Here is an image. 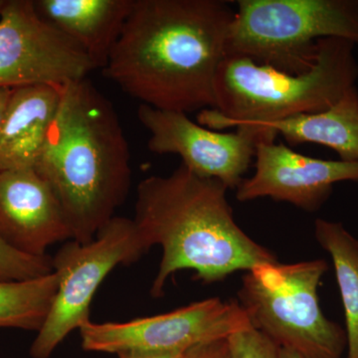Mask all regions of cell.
<instances>
[{
    "label": "cell",
    "instance_id": "e0dca14e",
    "mask_svg": "<svg viewBox=\"0 0 358 358\" xmlns=\"http://www.w3.org/2000/svg\"><path fill=\"white\" fill-rule=\"evenodd\" d=\"M58 289V275L0 282V329L36 331L43 327Z\"/></svg>",
    "mask_w": 358,
    "mask_h": 358
},
{
    "label": "cell",
    "instance_id": "5bb4252c",
    "mask_svg": "<svg viewBox=\"0 0 358 358\" xmlns=\"http://www.w3.org/2000/svg\"><path fill=\"white\" fill-rule=\"evenodd\" d=\"M64 87L13 89L0 126V171L35 169Z\"/></svg>",
    "mask_w": 358,
    "mask_h": 358
},
{
    "label": "cell",
    "instance_id": "30bf717a",
    "mask_svg": "<svg viewBox=\"0 0 358 358\" xmlns=\"http://www.w3.org/2000/svg\"><path fill=\"white\" fill-rule=\"evenodd\" d=\"M138 119L145 127L148 147L157 155H176L183 166L202 178L217 179L228 189L244 180L260 141H275L273 129L241 124L234 131H214L192 121L185 113L141 105Z\"/></svg>",
    "mask_w": 358,
    "mask_h": 358
},
{
    "label": "cell",
    "instance_id": "ffe728a7",
    "mask_svg": "<svg viewBox=\"0 0 358 358\" xmlns=\"http://www.w3.org/2000/svg\"><path fill=\"white\" fill-rule=\"evenodd\" d=\"M186 358H232L228 338L217 339L190 348Z\"/></svg>",
    "mask_w": 358,
    "mask_h": 358
},
{
    "label": "cell",
    "instance_id": "2e32d148",
    "mask_svg": "<svg viewBox=\"0 0 358 358\" xmlns=\"http://www.w3.org/2000/svg\"><path fill=\"white\" fill-rule=\"evenodd\" d=\"M317 243L331 257L345 317L348 357L358 358V240L341 222L319 218Z\"/></svg>",
    "mask_w": 358,
    "mask_h": 358
},
{
    "label": "cell",
    "instance_id": "3957f363",
    "mask_svg": "<svg viewBox=\"0 0 358 358\" xmlns=\"http://www.w3.org/2000/svg\"><path fill=\"white\" fill-rule=\"evenodd\" d=\"M35 171L80 243L92 241L128 197L129 143L112 102L89 80L63 88Z\"/></svg>",
    "mask_w": 358,
    "mask_h": 358
},
{
    "label": "cell",
    "instance_id": "8992f818",
    "mask_svg": "<svg viewBox=\"0 0 358 358\" xmlns=\"http://www.w3.org/2000/svg\"><path fill=\"white\" fill-rule=\"evenodd\" d=\"M327 268L324 259L257 266L242 278L238 303L278 350L301 358H341L345 329L324 315L317 294Z\"/></svg>",
    "mask_w": 358,
    "mask_h": 358
},
{
    "label": "cell",
    "instance_id": "d6986e66",
    "mask_svg": "<svg viewBox=\"0 0 358 358\" xmlns=\"http://www.w3.org/2000/svg\"><path fill=\"white\" fill-rule=\"evenodd\" d=\"M232 358H280L277 346L253 327L228 338Z\"/></svg>",
    "mask_w": 358,
    "mask_h": 358
},
{
    "label": "cell",
    "instance_id": "44dd1931",
    "mask_svg": "<svg viewBox=\"0 0 358 358\" xmlns=\"http://www.w3.org/2000/svg\"><path fill=\"white\" fill-rule=\"evenodd\" d=\"M189 350L173 352H122L117 355V357L119 358H186Z\"/></svg>",
    "mask_w": 358,
    "mask_h": 358
},
{
    "label": "cell",
    "instance_id": "9a60e30c",
    "mask_svg": "<svg viewBox=\"0 0 358 358\" xmlns=\"http://www.w3.org/2000/svg\"><path fill=\"white\" fill-rule=\"evenodd\" d=\"M259 127L281 134L292 147L317 143L334 150L341 160L358 162L357 87L348 90L329 109Z\"/></svg>",
    "mask_w": 358,
    "mask_h": 358
},
{
    "label": "cell",
    "instance_id": "ba28073f",
    "mask_svg": "<svg viewBox=\"0 0 358 358\" xmlns=\"http://www.w3.org/2000/svg\"><path fill=\"white\" fill-rule=\"evenodd\" d=\"M251 327L238 301L211 298L129 322L90 320L79 331L86 352L117 355L131 352H185L202 343L228 338Z\"/></svg>",
    "mask_w": 358,
    "mask_h": 358
},
{
    "label": "cell",
    "instance_id": "603a6c76",
    "mask_svg": "<svg viewBox=\"0 0 358 358\" xmlns=\"http://www.w3.org/2000/svg\"><path fill=\"white\" fill-rule=\"evenodd\" d=\"M279 357L280 358H301L296 353L284 350H279Z\"/></svg>",
    "mask_w": 358,
    "mask_h": 358
},
{
    "label": "cell",
    "instance_id": "7a4b0ae2",
    "mask_svg": "<svg viewBox=\"0 0 358 358\" xmlns=\"http://www.w3.org/2000/svg\"><path fill=\"white\" fill-rule=\"evenodd\" d=\"M228 188L183 164L166 176L143 179L136 189L134 217L145 249L159 245L162 257L150 294L164 296L169 278L194 271L204 284L237 271L277 263L274 254L240 228L227 200Z\"/></svg>",
    "mask_w": 358,
    "mask_h": 358
},
{
    "label": "cell",
    "instance_id": "6da1fadb",
    "mask_svg": "<svg viewBox=\"0 0 358 358\" xmlns=\"http://www.w3.org/2000/svg\"><path fill=\"white\" fill-rule=\"evenodd\" d=\"M234 13L222 0H134L103 74L141 105L185 114L214 109Z\"/></svg>",
    "mask_w": 358,
    "mask_h": 358
},
{
    "label": "cell",
    "instance_id": "5b68a950",
    "mask_svg": "<svg viewBox=\"0 0 358 358\" xmlns=\"http://www.w3.org/2000/svg\"><path fill=\"white\" fill-rule=\"evenodd\" d=\"M226 36V58L299 75L315 64L319 40L358 45V0H239Z\"/></svg>",
    "mask_w": 358,
    "mask_h": 358
},
{
    "label": "cell",
    "instance_id": "52a82bcc",
    "mask_svg": "<svg viewBox=\"0 0 358 358\" xmlns=\"http://www.w3.org/2000/svg\"><path fill=\"white\" fill-rule=\"evenodd\" d=\"M133 219L115 216L92 241L69 240L52 257L58 289L43 327L30 346L32 358H49L66 338L90 322L96 292L117 266L147 253Z\"/></svg>",
    "mask_w": 358,
    "mask_h": 358
},
{
    "label": "cell",
    "instance_id": "7402d4cb",
    "mask_svg": "<svg viewBox=\"0 0 358 358\" xmlns=\"http://www.w3.org/2000/svg\"><path fill=\"white\" fill-rule=\"evenodd\" d=\"M11 92H13L11 89H0V126H1L4 115H6Z\"/></svg>",
    "mask_w": 358,
    "mask_h": 358
},
{
    "label": "cell",
    "instance_id": "4fadbf2b",
    "mask_svg": "<svg viewBox=\"0 0 358 358\" xmlns=\"http://www.w3.org/2000/svg\"><path fill=\"white\" fill-rule=\"evenodd\" d=\"M40 17L79 45L103 69L121 36L134 0H33Z\"/></svg>",
    "mask_w": 358,
    "mask_h": 358
},
{
    "label": "cell",
    "instance_id": "9c48e42d",
    "mask_svg": "<svg viewBox=\"0 0 358 358\" xmlns=\"http://www.w3.org/2000/svg\"><path fill=\"white\" fill-rule=\"evenodd\" d=\"M94 70L79 45L40 17L33 0H6L0 17V89L65 87Z\"/></svg>",
    "mask_w": 358,
    "mask_h": 358
},
{
    "label": "cell",
    "instance_id": "ac0fdd59",
    "mask_svg": "<svg viewBox=\"0 0 358 358\" xmlns=\"http://www.w3.org/2000/svg\"><path fill=\"white\" fill-rule=\"evenodd\" d=\"M53 272L52 257L26 255L0 240V282L25 281Z\"/></svg>",
    "mask_w": 358,
    "mask_h": 358
},
{
    "label": "cell",
    "instance_id": "cb8c5ba5",
    "mask_svg": "<svg viewBox=\"0 0 358 358\" xmlns=\"http://www.w3.org/2000/svg\"><path fill=\"white\" fill-rule=\"evenodd\" d=\"M6 0H0V17H1L2 9H3Z\"/></svg>",
    "mask_w": 358,
    "mask_h": 358
},
{
    "label": "cell",
    "instance_id": "8fae6325",
    "mask_svg": "<svg viewBox=\"0 0 358 358\" xmlns=\"http://www.w3.org/2000/svg\"><path fill=\"white\" fill-rule=\"evenodd\" d=\"M255 159V173L236 188L239 201L268 197L313 213L331 197L336 183L358 182V162L315 159L275 141H260Z\"/></svg>",
    "mask_w": 358,
    "mask_h": 358
},
{
    "label": "cell",
    "instance_id": "277c9868",
    "mask_svg": "<svg viewBox=\"0 0 358 358\" xmlns=\"http://www.w3.org/2000/svg\"><path fill=\"white\" fill-rule=\"evenodd\" d=\"M355 48L348 40L320 39L315 64L299 75L249 59L225 58L216 74L215 107L200 110L197 122L214 131H227L329 109L357 86Z\"/></svg>",
    "mask_w": 358,
    "mask_h": 358
},
{
    "label": "cell",
    "instance_id": "7c38bea8",
    "mask_svg": "<svg viewBox=\"0 0 358 358\" xmlns=\"http://www.w3.org/2000/svg\"><path fill=\"white\" fill-rule=\"evenodd\" d=\"M0 240L35 257L72 240L58 200L35 169L0 171Z\"/></svg>",
    "mask_w": 358,
    "mask_h": 358
}]
</instances>
